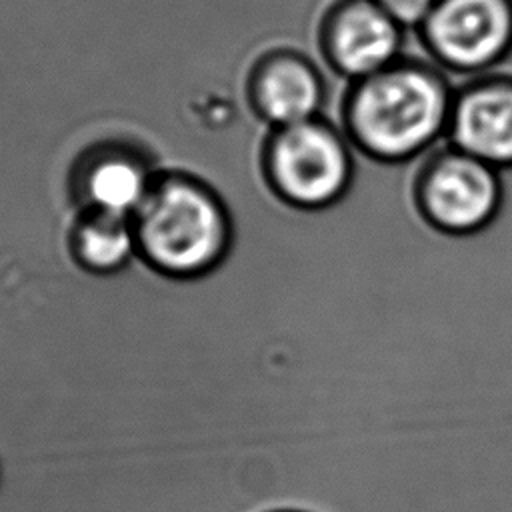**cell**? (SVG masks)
<instances>
[{
	"label": "cell",
	"mask_w": 512,
	"mask_h": 512,
	"mask_svg": "<svg viewBox=\"0 0 512 512\" xmlns=\"http://www.w3.org/2000/svg\"><path fill=\"white\" fill-rule=\"evenodd\" d=\"M404 32L376 0H336L320 24V50L332 72L354 82L402 58Z\"/></svg>",
	"instance_id": "52a82bcc"
},
{
	"label": "cell",
	"mask_w": 512,
	"mask_h": 512,
	"mask_svg": "<svg viewBox=\"0 0 512 512\" xmlns=\"http://www.w3.org/2000/svg\"><path fill=\"white\" fill-rule=\"evenodd\" d=\"M268 190L286 206L318 212L342 202L358 170V152L340 124L320 116L268 130L262 154Z\"/></svg>",
	"instance_id": "3957f363"
},
{
	"label": "cell",
	"mask_w": 512,
	"mask_h": 512,
	"mask_svg": "<svg viewBox=\"0 0 512 512\" xmlns=\"http://www.w3.org/2000/svg\"><path fill=\"white\" fill-rule=\"evenodd\" d=\"M416 32L444 72H492L512 52V0H436Z\"/></svg>",
	"instance_id": "5b68a950"
},
{
	"label": "cell",
	"mask_w": 512,
	"mask_h": 512,
	"mask_svg": "<svg viewBox=\"0 0 512 512\" xmlns=\"http://www.w3.org/2000/svg\"><path fill=\"white\" fill-rule=\"evenodd\" d=\"M404 30H418L436 0H376Z\"/></svg>",
	"instance_id": "8fae6325"
},
{
	"label": "cell",
	"mask_w": 512,
	"mask_h": 512,
	"mask_svg": "<svg viewBox=\"0 0 512 512\" xmlns=\"http://www.w3.org/2000/svg\"><path fill=\"white\" fill-rule=\"evenodd\" d=\"M162 170L170 166L148 140L106 136L78 156L70 180L72 198L80 210L132 218Z\"/></svg>",
	"instance_id": "8992f818"
},
{
	"label": "cell",
	"mask_w": 512,
	"mask_h": 512,
	"mask_svg": "<svg viewBox=\"0 0 512 512\" xmlns=\"http://www.w3.org/2000/svg\"><path fill=\"white\" fill-rule=\"evenodd\" d=\"M454 86L430 58L402 56L348 82L338 124L354 150L380 164H406L446 140Z\"/></svg>",
	"instance_id": "6da1fadb"
},
{
	"label": "cell",
	"mask_w": 512,
	"mask_h": 512,
	"mask_svg": "<svg viewBox=\"0 0 512 512\" xmlns=\"http://www.w3.org/2000/svg\"><path fill=\"white\" fill-rule=\"evenodd\" d=\"M444 142L500 172H510L512 74L492 70L454 88Z\"/></svg>",
	"instance_id": "ba28073f"
},
{
	"label": "cell",
	"mask_w": 512,
	"mask_h": 512,
	"mask_svg": "<svg viewBox=\"0 0 512 512\" xmlns=\"http://www.w3.org/2000/svg\"><path fill=\"white\" fill-rule=\"evenodd\" d=\"M252 116L268 130L294 126L324 116L326 82L308 58L296 52L264 56L246 86Z\"/></svg>",
	"instance_id": "9c48e42d"
},
{
	"label": "cell",
	"mask_w": 512,
	"mask_h": 512,
	"mask_svg": "<svg viewBox=\"0 0 512 512\" xmlns=\"http://www.w3.org/2000/svg\"><path fill=\"white\" fill-rule=\"evenodd\" d=\"M72 260L92 276H116L138 262L132 218L82 210L68 234Z\"/></svg>",
	"instance_id": "30bf717a"
},
{
	"label": "cell",
	"mask_w": 512,
	"mask_h": 512,
	"mask_svg": "<svg viewBox=\"0 0 512 512\" xmlns=\"http://www.w3.org/2000/svg\"><path fill=\"white\" fill-rule=\"evenodd\" d=\"M138 258L174 280L218 270L236 242V218L226 196L186 170H162L132 216Z\"/></svg>",
	"instance_id": "7a4b0ae2"
},
{
	"label": "cell",
	"mask_w": 512,
	"mask_h": 512,
	"mask_svg": "<svg viewBox=\"0 0 512 512\" xmlns=\"http://www.w3.org/2000/svg\"><path fill=\"white\" fill-rule=\"evenodd\" d=\"M412 192L428 226L446 236H476L502 212L504 174L442 142L418 160Z\"/></svg>",
	"instance_id": "277c9868"
}]
</instances>
